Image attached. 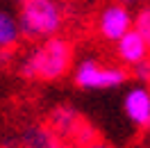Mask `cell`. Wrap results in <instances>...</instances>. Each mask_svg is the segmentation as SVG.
I'll return each instance as SVG.
<instances>
[{
    "mask_svg": "<svg viewBox=\"0 0 150 148\" xmlns=\"http://www.w3.org/2000/svg\"><path fill=\"white\" fill-rule=\"evenodd\" d=\"M123 112L139 130H150V84H132L123 96Z\"/></svg>",
    "mask_w": 150,
    "mask_h": 148,
    "instance_id": "8992f818",
    "label": "cell"
},
{
    "mask_svg": "<svg viewBox=\"0 0 150 148\" xmlns=\"http://www.w3.org/2000/svg\"><path fill=\"white\" fill-rule=\"evenodd\" d=\"M0 2H2V0H0ZM5 2H16V5H21L23 0H5Z\"/></svg>",
    "mask_w": 150,
    "mask_h": 148,
    "instance_id": "9a60e30c",
    "label": "cell"
},
{
    "mask_svg": "<svg viewBox=\"0 0 150 148\" xmlns=\"http://www.w3.org/2000/svg\"><path fill=\"white\" fill-rule=\"evenodd\" d=\"M116 57H118V64L125 66V68H132V66L141 64L150 59V46L146 43V39L141 37L137 30L132 28L125 37H121L116 43Z\"/></svg>",
    "mask_w": 150,
    "mask_h": 148,
    "instance_id": "52a82bcc",
    "label": "cell"
},
{
    "mask_svg": "<svg viewBox=\"0 0 150 148\" xmlns=\"http://www.w3.org/2000/svg\"><path fill=\"white\" fill-rule=\"evenodd\" d=\"M96 28L103 41L107 43H116L121 37H125L132 28H134V14L130 11L127 5L121 2H109L98 11L96 18Z\"/></svg>",
    "mask_w": 150,
    "mask_h": 148,
    "instance_id": "5b68a950",
    "label": "cell"
},
{
    "mask_svg": "<svg viewBox=\"0 0 150 148\" xmlns=\"http://www.w3.org/2000/svg\"><path fill=\"white\" fill-rule=\"evenodd\" d=\"M86 148H114V146H109L107 141H103V139H98L96 144H91V146H86Z\"/></svg>",
    "mask_w": 150,
    "mask_h": 148,
    "instance_id": "7c38bea8",
    "label": "cell"
},
{
    "mask_svg": "<svg viewBox=\"0 0 150 148\" xmlns=\"http://www.w3.org/2000/svg\"><path fill=\"white\" fill-rule=\"evenodd\" d=\"M23 41L16 11L0 5V53H14Z\"/></svg>",
    "mask_w": 150,
    "mask_h": 148,
    "instance_id": "9c48e42d",
    "label": "cell"
},
{
    "mask_svg": "<svg viewBox=\"0 0 150 148\" xmlns=\"http://www.w3.org/2000/svg\"><path fill=\"white\" fill-rule=\"evenodd\" d=\"M59 148H77V146H73V144H68V141H62V144H59Z\"/></svg>",
    "mask_w": 150,
    "mask_h": 148,
    "instance_id": "5bb4252c",
    "label": "cell"
},
{
    "mask_svg": "<svg viewBox=\"0 0 150 148\" xmlns=\"http://www.w3.org/2000/svg\"><path fill=\"white\" fill-rule=\"evenodd\" d=\"M16 18L23 39L39 43L62 34L66 25V7L62 0H23Z\"/></svg>",
    "mask_w": 150,
    "mask_h": 148,
    "instance_id": "7a4b0ae2",
    "label": "cell"
},
{
    "mask_svg": "<svg viewBox=\"0 0 150 148\" xmlns=\"http://www.w3.org/2000/svg\"><path fill=\"white\" fill-rule=\"evenodd\" d=\"M132 78L139 84H150V59L141 62V64L132 66Z\"/></svg>",
    "mask_w": 150,
    "mask_h": 148,
    "instance_id": "8fae6325",
    "label": "cell"
},
{
    "mask_svg": "<svg viewBox=\"0 0 150 148\" xmlns=\"http://www.w3.org/2000/svg\"><path fill=\"white\" fill-rule=\"evenodd\" d=\"M112 2H121V5H127V7H130V5H137L139 0H112Z\"/></svg>",
    "mask_w": 150,
    "mask_h": 148,
    "instance_id": "4fadbf2b",
    "label": "cell"
},
{
    "mask_svg": "<svg viewBox=\"0 0 150 148\" xmlns=\"http://www.w3.org/2000/svg\"><path fill=\"white\" fill-rule=\"evenodd\" d=\"M127 68L121 64H103L100 59L84 57L73 68L75 87L84 91H105V89H118L127 82Z\"/></svg>",
    "mask_w": 150,
    "mask_h": 148,
    "instance_id": "277c9868",
    "label": "cell"
},
{
    "mask_svg": "<svg viewBox=\"0 0 150 148\" xmlns=\"http://www.w3.org/2000/svg\"><path fill=\"white\" fill-rule=\"evenodd\" d=\"M134 30L146 39V43L150 46V5L148 7H141L134 14Z\"/></svg>",
    "mask_w": 150,
    "mask_h": 148,
    "instance_id": "30bf717a",
    "label": "cell"
},
{
    "mask_svg": "<svg viewBox=\"0 0 150 148\" xmlns=\"http://www.w3.org/2000/svg\"><path fill=\"white\" fill-rule=\"evenodd\" d=\"M75 48L71 39L50 37L30 48L18 62V75L34 82H55L73 71Z\"/></svg>",
    "mask_w": 150,
    "mask_h": 148,
    "instance_id": "6da1fadb",
    "label": "cell"
},
{
    "mask_svg": "<svg viewBox=\"0 0 150 148\" xmlns=\"http://www.w3.org/2000/svg\"><path fill=\"white\" fill-rule=\"evenodd\" d=\"M46 123L62 141H68V144H73L77 148H86L100 139L98 130L93 128V123L68 102L55 105L48 112Z\"/></svg>",
    "mask_w": 150,
    "mask_h": 148,
    "instance_id": "3957f363",
    "label": "cell"
},
{
    "mask_svg": "<svg viewBox=\"0 0 150 148\" xmlns=\"http://www.w3.org/2000/svg\"><path fill=\"white\" fill-rule=\"evenodd\" d=\"M62 139L48 128L46 121L30 123L14 137V148H59Z\"/></svg>",
    "mask_w": 150,
    "mask_h": 148,
    "instance_id": "ba28073f",
    "label": "cell"
}]
</instances>
